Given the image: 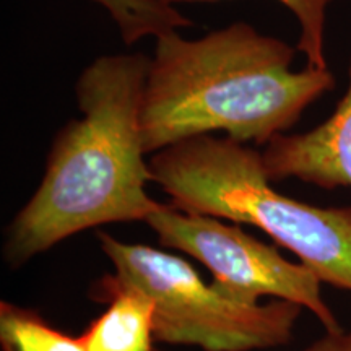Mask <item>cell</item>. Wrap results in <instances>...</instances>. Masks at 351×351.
Masks as SVG:
<instances>
[{"label": "cell", "mask_w": 351, "mask_h": 351, "mask_svg": "<svg viewBox=\"0 0 351 351\" xmlns=\"http://www.w3.org/2000/svg\"><path fill=\"white\" fill-rule=\"evenodd\" d=\"M96 291L109 307L80 335L85 351H156L150 298L130 288L96 287Z\"/></svg>", "instance_id": "52a82bcc"}, {"label": "cell", "mask_w": 351, "mask_h": 351, "mask_svg": "<svg viewBox=\"0 0 351 351\" xmlns=\"http://www.w3.org/2000/svg\"><path fill=\"white\" fill-rule=\"evenodd\" d=\"M296 49L236 21L197 39L156 38L142 106L147 153L225 132L239 143H269L335 86L328 69L291 70Z\"/></svg>", "instance_id": "7a4b0ae2"}, {"label": "cell", "mask_w": 351, "mask_h": 351, "mask_svg": "<svg viewBox=\"0 0 351 351\" xmlns=\"http://www.w3.org/2000/svg\"><path fill=\"white\" fill-rule=\"evenodd\" d=\"M348 75L346 93L326 122L267 143L262 160L271 182L295 178L324 189L351 187V62Z\"/></svg>", "instance_id": "8992f818"}, {"label": "cell", "mask_w": 351, "mask_h": 351, "mask_svg": "<svg viewBox=\"0 0 351 351\" xmlns=\"http://www.w3.org/2000/svg\"><path fill=\"white\" fill-rule=\"evenodd\" d=\"M150 59L101 56L78 77L82 116L57 132L41 184L7 228L3 254L21 267L88 228L147 221L160 207L147 192L142 106Z\"/></svg>", "instance_id": "6da1fadb"}, {"label": "cell", "mask_w": 351, "mask_h": 351, "mask_svg": "<svg viewBox=\"0 0 351 351\" xmlns=\"http://www.w3.org/2000/svg\"><path fill=\"white\" fill-rule=\"evenodd\" d=\"M145 223L166 247L204 263L223 295L245 304H258L262 296L295 302L313 313L326 332L341 330L324 301L322 282L302 263L287 261L274 245L219 218L182 212L171 204H160Z\"/></svg>", "instance_id": "5b68a950"}, {"label": "cell", "mask_w": 351, "mask_h": 351, "mask_svg": "<svg viewBox=\"0 0 351 351\" xmlns=\"http://www.w3.org/2000/svg\"><path fill=\"white\" fill-rule=\"evenodd\" d=\"M148 163L176 208L257 226L320 282L351 291V207H314L280 194L262 153L228 137L182 140Z\"/></svg>", "instance_id": "3957f363"}, {"label": "cell", "mask_w": 351, "mask_h": 351, "mask_svg": "<svg viewBox=\"0 0 351 351\" xmlns=\"http://www.w3.org/2000/svg\"><path fill=\"white\" fill-rule=\"evenodd\" d=\"M98 241L116 274L98 287L137 289L150 298L158 341L205 351H254L291 341L302 311L295 302L245 304L205 285L182 258L106 232H98Z\"/></svg>", "instance_id": "277c9868"}, {"label": "cell", "mask_w": 351, "mask_h": 351, "mask_svg": "<svg viewBox=\"0 0 351 351\" xmlns=\"http://www.w3.org/2000/svg\"><path fill=\"white\" fill-rule=\"evenodd\" d=\"M161 2L176 5V3L218 2V0H161ZM278 2L283 3L300 23L301 34L296 49L304 54L307 65L328 69L326 59V16L328 5L335 0H278Z\"/></svg>", "instance_id": "30bf717a"}, {"label": "cell", "mask_w": 351, "mask_h": 351, "mask_svg": "<svg viewBox=\"0 0 351 351\" xmlns=\"http://www.w3.org/2000/svg\"><path fill=\"white\" fill-rule=\"evenodd\" d=\"M304 351H351V328L340 332H326V337L314 341Z\"/></svg>", "instance_id": "8fae6325"}, {"label": "cell", "mask_w": 351, "mask_h": 351, "mask_svg": "<svg viewBox=\"0 0 351 351\" xmlns=\"http://www.w3.org/2000/svg\"><path fill=\"white\" fill-rule=\"evenodd\" d=\"M109 13L127 46L187 28L192 21L161 0H91Z\"/></svg>", "instance_id": "9c48e42d"}, {"label": "cell", "mask_w": 351, "mask_h": 351, "mask_svg": "<svg viewBox=\"0 0 351 351\" xmlns=\"http://www.w3.org/2000/svg\"><path fill=\"white\" fill-rule=\"evenodd\" d=\"M0 345L3 351H85L82 337L57 330L36 311L0 304Z\"/></svg>", "instance_id": "ba28073f"}]
</instances>
